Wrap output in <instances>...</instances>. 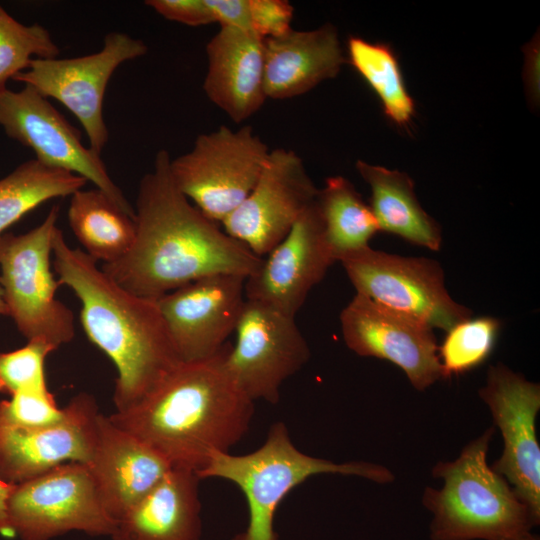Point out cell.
Wrapping results in <instances>:
<instances>
[{"mask_svg":"<svg viewBox=\"0 0 540 540\" xmlns=\"http://www.w3.org/2000/svg\"><path fill=\"white\" fill-rule=\"evenodd\" d=\"M501 322L492 316L470 317L446 331L438 346L442 379L466 373L483 364L491 355Z\"/></svg>","mask_w":540,"mask_h":540,"instance_id":"83f0119b","label":"cell"},{"mask_svg":"<svg viewBox=\"0 0 540 540\" xmlns=\"http://www.w3.org/2000/svg\"><path fill=\"white\" fill-rule=\"evenodd\" d=\"M361 177L371 188L370 208L379 232L437 251L442 245L441 227L420 205L412 179L404 172L356 162Z\"/></svg>","mask_w":540,"mask_h":540,"instance_id":"603a6c76","label":"cell"},{"mask_svg":"<svg viewBox=\"0 0 540 540\" xmlns=\"http://www.w3.org/2000/svg\"><path fill=\"white\" fill-rule=\"evenodd\" d=\"M60 50L42 25H24L0 5V94L7 81L25 71L33 59L56 58Z\"/></svg>","mask_w":540,"mask_h":540,"instance_id":"f1b7e54d","label":"cell"},{"mask_svg":"<svg viewBox=\"0 0 540 540\" xmlns=\"http://www.w3.org/2000/svg\"><path fill=\"white\" fill-rule=\"evenodd\" d=\"M356 293L417 319L431 328L448 331L472 317L470 308L448 293L440 263L426 257H404L370 246L342 257Z\"/></svg>","mask_w":540,"mask_h":540,"instance_id":"9c48e42d","label":"cell"},{"mask_svg":"<svg viewBox=\"0 0 540 540\" xmlns=\"http://www.w3.org/2000/svg\"><path fill=\"white\" fill-rule=\"evenodd\" d=\"M206 3L220 27L253 31L249 0H206Z\"/></svg>","mask_w":540,"mask_h":540,"instance_id":"836d02e7","label":"cell"},{"mask_svg":"<svg viewBox=\"0 0 540 540\" xmlns=\"http://www.w3.org/2000/svg\"><path fill=\"white\" fill-rule=\"evenodd\" d=\"M53 351L41 340H29L13 351H0V393L11 397L23 391L48 389L45 361Z\"/></svg>","mask_w":540,"mask_h":540,"instance_id":"f546056e","label":"cell"},{"mask_svg":"<svg viewBox=\"0 0 540 540\" xmlns=\"http://www.w3.org/2000/svg\"><path fill=\"white\" fill-rule=\"evenodd\" d=\"M206 55V96L234 122H244L267 99L264 39L252 30L220 27L207 43Z\"/></svg>","mask_w":540,"mask_h":540,"instance_id":"ffe728a7","label":"cell"},{"mask_svg":"<svg viewBox=\"0 0 540 540\" xmlns=\"http://www.w3.org/2000/svg\"><path fill=\"white\" fill-rule=\"evenodd\" d=\"M0 315L9 316V309L4 297V290L0 282Z\"/></svg>","mask_w":540,"mask_h":540,"instance_id":"8d00e7d4","label":"cell"},{"mask_svg":"<svg viewBox=\"0 0 540 540\" xmlns=\"http://www.w3.org/2000/svg\"><path fill=\"white\" fill-rule=\"evenodd\" d=\"M52 257L60 286L69 287L80 300L87 337L115 365L113 402L116 411H124L182 362L157 302L118 285L96 260L71 248L58 227Z\"/></svg>","mask_w":540,"mask_h":540,"instance_id":"3957f363","label":"cell"},{"mask_svg":"<svg viewBox=\"0 0 540 540\" xmlns=\"http://www.w3.org/2000/svg\"><path fill=\"white\" fill-rule=\"evenodd\" d=\"M235 333V345L225 356L227 369L252 401L277 403L283 383L310 358L295 317L246 299Z\"/></svg>","mask_w":540,"mask_h":540,"instance_id":"8fae6325","label":"cell"},{"mask_svg":"<svg viewBox=\"0 0 540 540\" xmlns=\"http://www.w3.org/2000/svg\"><path fill=\"white\" fill-rule=\"evenodd\" d=\"M147 53L146 44L126 33L111 32L100 51L65 59H33L13 77L45 98L62 103L79 120L90 148L101 155L109 132L103 118V100L109 80L124 62Z\"/></svg>","mask_w":540,"mask_h":540,"instance_id":"30bf717a","label":"cell"},{"mask_svg":"<svg viewBox=\"0 0 540 540\" xmlns=\"http://www.w3.org/2000/svg\"><path fill=\"white\" fill-rule=\"evenodd\" d=\"M12 486L0 480V533L8 531L7 500Z\"/></svg>","mask_w":540,"mask_h":540,"instance_id":"d590c367","label":"cell"},{"mask_svg":"<svg viewBox=\"0 0 540 540\" xmlns=\"http://www.w3.org/2000/svg\"><path fill=\"white\" fill-rule=\"evenodd\" d=\"M478 393L503 440L502 454L490 466L540 522V446L536 436L540 385L498 363L489 367L486 383Z\"/></svg>","mask_w":540,"mask_h":540,"instance_id":"4fadbf2b","label":"cell"},{"mask_svg":"<svg viewBox=\"0 0 540 540\" xmlns=\"http://www.w3.org/2000/svg\"><path fill=\"white\" fill-rule=\"evenodd\" d=\"M66 408L59 407L48 390L19 392L0 400V424L19 428H44L60 423Z\"/></svg>","mask_w":540,"mask_h":540,"instance_id":"4dcf8cb0","label":"cell"},{"mask_svg":"<svg viewBox=\"0 0 540 540\" xmlns=\"http://www.w3.org/2000/svg\"><path fill=\"white\" fill-rule=\"evenodd\" d=\"M264 87L267 98L290 99L336 77L347 61L337 29L330 23L309 30L293 28L264 39Z\"/></svg>","mask_w":540,"mask_h":540,"instance_id":"44dd1931","label":"cell"},{"mask_svg":"<svg viewBox=\"0 0 540 540\" xmlns=\"http://www.w3.org/2000/svg\"><path fill=\"white\" fill-rule=\"evenodd\" d=\"M335 262L315 199L285 238L262 258L257 271L246 278L245 297L295 317Z\"/></svg>","mask_w":540,"mask_h":540,"instance_id":"e0dca14e","label":"cell"},{"mask_svg":"<svg viewBox=\"0 0 540 540\" xmlns=\"http://www.w3.org/2000/svg\"><path fill=\"white\" fill-rule=\"evenodd\" d=\"M317 474L353 475L381 484L395 478L380 464L335 463L305 454L294 445L282 422L270 427L266 440L255 451L244 455L217 452L197 476L231 481L244 493L249 523L232 540H277L273 521L278 506L292 489Z\"/></svg>","mask_w":540,"mask_h":540,"instance_id":"5b68a950","label":"cell"},{"mask_svg":"<svg viewBox=\"0 0 540 540\" xmlns=\"http://www.w3.org/2000/svg\"><path fill=\"white\" fill-rule=\"evenodd\" d=\"M86 465L115 522L173 468L160 453L116 426L103 413L98 418L95 448Z\"/></svg>","mask_w":540,"mask_h":540,"instance_id":"d6986e66","label":"cell"},{"mask_svg":"<svg viewBox=\"0 0 540 540\" xmlns=\"http://www.w3.org/2000/svg\"><path fill=\"white\" fill-rule=\"evenodd\" d=\"M7 524L21 540H51L72 531L111 537L116 526L88 466L79 462L61 464L13 485Z\"/></svg>","mask_w":540,"mask_h":540,"instance_id":"ba28073f","label":"cell"},{"mask_svg":"<svg viewBox=\"0 0 540 540\" xmlns=\"http://www.w3.org/2000/svg\"><path fill=\"white\" fill-rule=\"evenodd\" d=\"M65 408V418L50 427L0 424V480L16 485L67 462H89L101 412L94 397L84 392Z\"/></svg>","mask_w":540,"mask_h":540,"instance_id":"ac0fdd59","label":"cell"},{"mask_svg":"<svg viewBox=\"0 0 540 540\" xmlns=\"http://www.w3.org/2000/svg\"><path fill=\"white\" fill-rule=\"evenodd\" d=\"M145 4L167 20L188 26L214 22L206 0H148Z\"/></svg>","mask_w":540,"mask_h":540,"instance_id":"d6a6232c","label":"cell"},{"mask_svg":"<svg viewBox=\"0 0 540 540\" xmlns=\"http://www.w3.org/2000/svg\"><path fill=\"white\" fill-rule=\"evenodd\" d=\"M197 474L173 467L117 522L113 540H200Z\"/></svg>","mask_w":540,"mask_h":540,"instance_id":"7402d4cb","label":"cell"},{"mask_svg":"<svg viewBox=\"0 0 540 540\" xmlns=\"http://www.w3.org/2000/svg\"><path fill=\"white\" fill-rule=\"evenodd\" d=\"M70 197L68 223L84 252L102 264L124 257L135 239V217L96 187Z\"/></svg>","mask_w":540,"mask_h":540,"instance_id":"cb8c5ba5","label":"cell"},{"mask_svg":"<svg viewBox=\"0 0 540 540\" xmlns=\"http://www.w3.org/2000/svg\"><path fill=\"white\" fill-rule=\"evenodd\" d=\"M317 193L296 152L270 150L254 187L221 228L263 258L285 238Z\"/></svg>","mask_w":540,"mask_h":540,"instance_id":"5bb4252c","label":"cell"},{"mask_svg":"<svg viewBox=\"0 0 540 540\" xmlns=\"http://www.w3.org/2000/svg\"><path fill=\"white\" fill-rule=\"evenodd\" d=\"M253 31L263 39L280 37L289 32L294 15L286 0H249Z\"/></svg>","mask_w":540,"mask_h":540,"instance_id":"1f68e13d","label":"cell"},{"mask_svg":"<svg viewBox=\"0 0 540 540\" xmlns=\"http://www.w3.org/2000/svg\"><path fill=\"white\" fill-rule=\"evenodd\" d=\"M59 207L53 206L32 230L0 236V282L19 332L55 350L75 335L73 312L56 298L60 286L52 272V242Z\"/></svg>","mask_w":540,"mask_h":540,"instance_id":"8992f818","label":"cell"},{"mask_svg":"<svg viewBox=\"0 0 540 540\" xmlns=\"http://www.w3.org/2000/svg\"><path fill=\"white\" fill-rule=\"evenodd\" d=\"M170 160L167 150L157 152L139 183L134 242L101 269L127 291L153 300L209 275L255 273L262 258L187 199L171 177Z\"/></svg>","mask_w":540,"mask_h":540,"instance_id":"6da1fadb","label":"cell"},{"mask_svg":"<svg viewBox=\"0 0 540 540\" xmlns=\"http://www.w3.org/2000/svg\"><path fill=\"white\" fill-rule=\"evenodd\" d=\"M340 323L350 350L393 363L416 390L442 379L436 336L423 322L356 293L341 311Z\"/></svg>","mask_w":540,"mask_h":540,"instance_id":"9a60e30c","label":"cell"},{"mask_svg":"<svg viewBox=\"0 0 540 540\" xmlns=\"http://www.w3.org/2000/svg\"><path fill=\"white\" fill-rule=\"evenodd\" d=\"M245 280L235 274L209 275L156 300L182 362L209 359L228 343L246 301Z\"/></svg>","mask_w":540,"mask_h":540,"instance_id":"2e32d148","label":"cell"},{"mask_svg":"<svg viewBox=\"0 0 540 540\" xmlns=\"http://www.w3.org/2000/svg\"><path fill=\"white\" fill-rule=\"evenodd\" d=\"M347 49L350 64L377 94L386 117L395 125L406 127L414 115L415 104L392 47L351 36Z\"/></svg>","mask_w":540,"mask_h":540,"instance_id":"4316f807","label":"cell"},{"mask_svg":"<svg viewBox=\"0 0 540 540\" xmlns=\"http://www.w3.org/2000/svg\"><path fill=\"white\" fill-rule=\"evenodd\" d=\"M495 429L470 441L453 461L432 469L441 489L426 487L423 506L432 514L431 540H540L539 525L507 480L487 463Z\"/></svg>","mask_w":540,"mask_h":540,"instance_id":"277c9868","label":"cell"},{"mask_svg":"<svg viewBox=\"0 0 540 540\" xmlns=\"http://www.w3.org/2000/svg\"><path fill=\"white\" fill-rule=\"evenodd\" d=\"M316 204L326 241L336 260L369 246L379 227L372 210L354 185L342 176L325 180Z\"/></svg>","mask_w":540,"mask_h":540,"instance_id":"d4e9b609","label":"cell"},{"mask_svg":"<svg viewBox=\"0 0 540 540\" xmlns=\"http://www.w3.org/2000/svg\"><path fill=\"white\" fill-rule=\"evenodd\" d=\"M87 180L74 173L28 160L0 180V236L42 203L71 196Z\"/></svg>","mask_w":540,"mask_h":540,"instance_id":"484cf974","label":"cell"},{"mask_svg":"<svg viewBox=\"0 0 540 540\" xmlns=\"http://www.w3.org/2000/svg\"><path fill=\"white\" fill-rule=\"evenodd\" d=\"M227 343L215 356L181 362L147 395L108 415L171 465L198 474L217 452H229L249 429L252 401L225 363Z\"/></svg>","mask_w":540,"mask_h":540,"instance_id":"7a4b0ae2","label":"cell"},{"mask_svg":"<svg viewBox=\"0 0 540 540\" xmlns=\"http://www.w3.org/2000/svg\"><path fill=\"white\" fill-rule=\"evenodd\" d=\"M523 49L525 55L523 78L526 93L530 104L535 107L539 102V37H534Z\"/></svg>","mask_w":540,"mask_h":540,"instance_id":"e575fe53","label":"cell"},{"mask_svg":"<svg viewBox=\"0 0 540 540\" xmlns=\"http://www.w3.org/2000/svg\"><path fill=\"white\" fill-rule=\"evenodd\" d=\"M0 126L12 139L30 148L36 160L85 178L129 215L135 210L110 177L101 155L81 141V133L29 85L0 94Z\"/></svg>","mask_w":540,"mask_h":540,"instance_id":"7c38bea8","label":"cell"},{"mask_svg":"<svg viewBox=\"0 0 540 540\" xmlns=\"http://www.w3.org/2000/svg\"><path fill=\"white\" fill-rule=\"evenodd\" d=\"M270 149L250 126H220L199 135L192 149L170 160L177 188L210 220L221 222L254 187Z\"/></svg>","mask_w":540,"mask_h":540,"instance_id":"52a82bcc","label":"cell"}]
</instances>
